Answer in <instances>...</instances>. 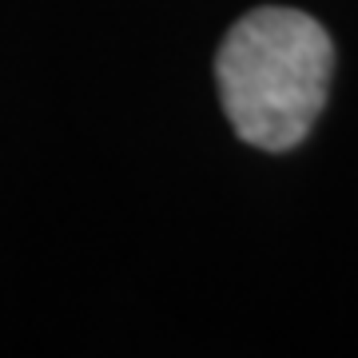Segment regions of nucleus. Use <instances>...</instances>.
<instances>
[{
    "label": "nucleus",
    "instance_id": "f257e3e1",
    "mask_svg": "<svg viewBox=\"0 0 358 358\" xmlns=\"http://www.w3.org/2000/svg\"><path fill=\"white\" fill-rule=\"evenodd\" d=\"M334 68L331 36L294 8H255L227 32L215 56L219 96L239 140L287 152L327 103Z\"/></svg>",
    "mask_w": 358,
    "mask_h": 358
}]
</instances>
